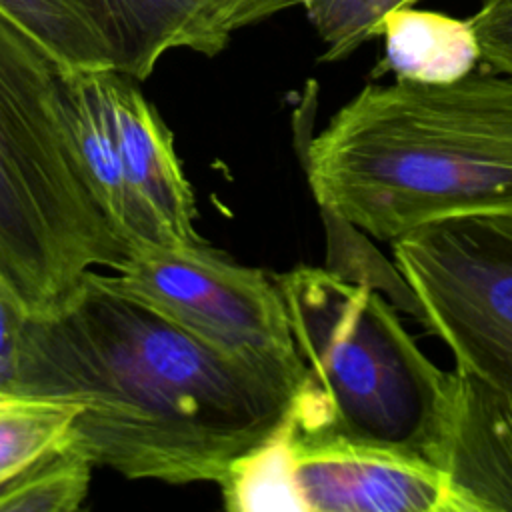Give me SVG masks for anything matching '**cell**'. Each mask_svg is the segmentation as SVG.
Returning <instances> with one entry per match:
<instances>
[{
    "mask_svg": "<svg viewBox=\"0 0 512 512\" xmlns=\"http://www.w3.org/2000/svg\"><path fill=\"white\" fill-rule=\"evenodd\" d=\"M418 0H304L302 8L324 44L322 60L336 62L382 32L384 18Z\"/></svg>",
    "mask_w": 512,
    "mask_h": 512,
    "instance_id": "e0dca14e",
    "label": "cell"
},
{
    "mask_svg": "<svg viewBox=\"0 0 512 512\" xmlns=\"http://www.w3.org/2000/svg\"><path fill=\"white\" fill-rule=\"evenodd\" d=\"M304 0H250V6H252V12L256 16V22L276 14V12H282L286 8H292V6H302Z\"/></svg>",
    "mask_w": 512,
    "mask_h": 512,
    "instance_id": "ffe728a7",
    "label": "cell"
},
{
    "mask_svg": "<svg viewBox=\"0 0 512 512\" xmlns=\"http://www.w3.org/2000/svg\"><path fill=\"white\" fill-rule=\"evenodd\" d=\"M0 8L68 68H114L104 36L74 0H0Z\"/></svg>",
    "mask_w": 512,
    "mask_h": 512,
    "instance_id": "9a60e30c",
    "label": "cell"
},
{
    "mask_svg": "<svg viewBox=\"0 0 512 512\" xmlns=\"http://www.w3.org/2000/svg\"><path fill=\"white\" fill-rule=\"evenodd\" d=\"M276 282L308 370L296 428L438 466L452 372L418 348L372 286L316 266H296Z\"/></svg>",
    "mask_w": 512,
    "mask_h": 512,
    "instance_id": "277c9868",
    "label": "cell"
},
{
    "mask_svg": "<svg viewBox=\"0 0 512 512\" xmlns=\"http://www.w3.org/2000/svg\"><path fill=\"white\" fill-rule=\"evenodd\" d=\"M68 110L72 142L86 184L108 222L132 250L136 242L134 214L114 126L98 86L96 70H70Z\"/></svg>",
    "mask_w": 512,
    "mask_h": 512,
    "instance_id": "7c38bea8",
    "label": "cell"
},
{
    "mask_svg": "<svg viewBox=\"0 0 512 512\" xmlns=\"http://www.w3.org/2000/svg\"><path fill=\"white\" fill-rule=\"evenodd\" d=\"M438 468L458 512H512V394L456 368Z\"/></svg>",
    "mask_w": 512,
    "mask_h": 512,
    "instance_id": "30bf717a",
    "label": "cell"
},
{
    "mask_svg": "<svg viewBox=\"0 0 512 512\" xmlns=\"http://www.w3.org/2000/svg\"><path fill=\"white\" fill-rule=\"evenodd\" d=\"M470 24L480 60L494 72L512 76V0H480Z\"/></svg>",
    "mask_w": 512,
    "mask_h": 512,
    "instance_id": "ac0fdd59",
    "label": "cell"
},
{
    "mask_svg": "<svg viewBox=\"0 0 512 512\" xmlns=\"http://www.w3.org/2000/svg\"><path fill=\"white\" fill-rule=\"evenodd\" d=\"M384 58L380 70L396 80L446 84L474 72L480 48L468 20L412 6L384 18Z\"/></svg>",
    "mask_w": 512,
    "mask_h": 512,
    "instance_id": "8fae6325",
    "label": "cell"
},
{
    "mask_svg": "<svg viewBox=\"0 0 512 512\" xmlns=\"http://www.w3.org/2000/svg\"><path fill=\"white\" fill-rule=\"evenodd\" d=\"M88 278L302 394L308 370L276 276L236 264L210 244L168 248L146 242L132 246L116 270Z\"/></svg>",
    "mask_w": 512,
    "mask_h": 512,
    "instance_id": "5b68a950",
    "label": "cell"
},
{
    "mask_svg": "<svg viewBox=\"0 0 512 512\" xmlns=\"http://www.w3.org/2000/svg\"><path fill=\"white\" fill-rule=\"evenodd\" d=\"M16 392L82 404L72 438L96 468L218 486L300 398L90 278L60 314L26 322Z\"/></svg>",
    "mask_w": 512,
    "mask_h": 512,
    "instance_id": "6da1fadb",
    "label": "cell"
},
{
    "mask_svg": "<svg viewBox=\"0 0 512 512\" xmlns=\"http://www.w3.org/2000/svg\"><path fill=\"white\" fill-rule=\"evenodd\" d=\"M82 404L0 390V488L72 436Z\"/></svg>",
    "mask_w": 512,
    "mask_h": 512,
    "instance_id": "5bb4252c",
    "label": "cell"
},
{
    "mask_svg": "<svg viewBox=\"0 0 512 512\" xmlns=\"http://www.w3.org/2000/svg\"><path fill=\"white\" fill-rule=\"evenodd\" d=\"M294 470L306 512H458L444 472L396 450L296 428Z\"/></svg>",
    "mask_w": 512,
    "mask_h": 512,
    "instance_id": "52a82bcc",
    "label": "cell"
},
{
    "mask_svg": "<svg viewBox=\"0 0 512 512\" xmlns=\"http://www.w3.org/2000/svg\"><path fill=\"white\" fill-rule=\"evenodd\" d=\"M292 414L264 442L236 458L220 482L224 506L232 512L306 510L296 484Z\"/></svg>",
    "mask_w": 512,
    "mask_h": 512,
    "instance_id": "4fadbf2b",
    "label": "cell"
},
{
    "mask_svg": "<svg viewBox=\"0 0 512 512\" xmlns=\"http://www.w3.org/2000/svg\"><path fill=\"white\" fill-rule=\"evenodd\" d=\"M26 318L0 292V390L16 392Z\"/></svg>",
    "mask_w": 512,
    "mask_h": 512,
    "instance_id": "d6986e66",
    "label": "cell"
},
{
    "mask_svg": "<svg viewBox=\"0 0 512 512\" xmlns=\"http://www.w3.org/2000/svg\"><path fill=\"white\" fill-rule=\"evenodd\" d=\"M392 252L456 368L512 394V214L430 224L392 242Z\"/></svg>",
    "mask_w": 512,
    "mask_h": 512,
    "instance_id": "8992f818",
    "label": "cell"
},
{
    "mask_svg": "<svg viewBox=\"0 0 512 512\" xmlns=\"http://www.w3.org/2000/svg\"><path fill=\"white\" fill-rule=\"evenodd\" d=\"M104 36L114 68L144 80L178 48L218 54L250 26L246 0H74Z\"/></svg>",
    "mask_w": 512,
    "mask_h": 512,
    "instance_id": "9c48e42d",
    "label": "cell"
},
{
    "mask_svg": "<svg viewBox=\"0 0 512 512\" xmlns=\"http://www.w3.org/2000/svg\"><path fill=\"white\" fill-rule=\"evenodd\" d=\"M106 102L122 172L132 204L136 244L202 248L196 230V200L174 150L170 128L136 88V80L114 68L96 70Z\"/></svg>",
    "mask_w": 512,
    "mask_h": 512,
    "instance_id": "ba28073f",
    "label": "cell"
},
{
    "mask_svg": "<svg viewBox=\"0 0 512 512\" xmlns=\"http://www.w3.org/2000/svg\"><path fill=\"white\" fill-rule=\"evenodd\" d=\"M326 218L398 238L452 218L512 214V76L366 84L304 148Z\"/></svg>",
    "mask_w": 512,
    "mask_h": 512,
    "instance_id": "7a4b0ae2",
    "label": "cell"
},
{
    "mask_svg": "<svg viewBox=\"0 0 512 512\" xmlns=\"http://www.w3.org/2000/svg\"><path fill=\"white\" fill-rule=\"evenodd\" d=\"M94 468L70 436L0 488V512H72L86 500Z\"/></svg>",
    "mask_w": 512,
    "mask_h": 512,
    "instance_id": "2e32d148",
    "label": "cell"
},
{
    "mask_svg": "<svg viewBox=\"0 0 512 512\" xmlns=\"http://www.w3.org/2000/svg\"><path fill=\"white\" fill-rule=\"evenodd\" d=\"M70 70L0 8V292L26 320L60 314L130 254L74 150Z\"/></svg>",
    "mask_w": 512,
    "mask_h": 512,
    "instance_id": "3957f363",
    "label": "cell"
}]
</instances>
